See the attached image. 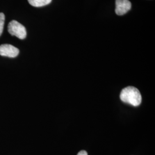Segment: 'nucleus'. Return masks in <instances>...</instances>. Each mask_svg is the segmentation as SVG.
Segmentation results:
<instances>
[{
  "label": "nucleus",
  "instance_id": "obj_2",
  "mask_svg": "<svg viewBox=\"0 0 155 155\" xmlns=\"http://www.w3.org/2000/svg\"><path fill=\"white\" fill-rule=\"evenodd\" d=\"M8 32L12 36L18 39H24L27 36V31L25 27L16 20H12L8 24Z\"/></svg>",
  "mask_w": 155,
  "mask_h": 155
},
{
  "label": "nucleus",
  "instance_id": "obj_6",
  "mask_svg": "<svg viewBox=\"0 0 155 155\" xmlns=\"http://www.w3.org/2000/svg\"><path fill=\"white\" fill-rule=\"evenodd\" d=\"M5 15L3 13H0V36H1L3 29H4V26L5 23Z\"/></svg>",
  "mask_w": 155,
  "mask_h": 155
},
{
  "label": "nucleus",
  "instance_id": "obj_4",
  "mask_svg": "<svg viewBox=\"0 0 155 155\" xmlns=\"http://www.w3.org/2000/svg\"><path fill=\"white\" fill-rule=\"evenodd\" d=\"M131 9V3L129 0H116L115 12L117 15L122 16Z\"/></svg>",
  "mask_w": 155,
  "mask_h": 155
},
{
  "label": "nucleus",
  "instance_id": "obj_1",
  "mask_svg": "<svg viewBox=\"0 0 155 155\" xmlns=\"http://www.w3.org/2000/svg\"><path fill=\"white\" fill-rule=\"evenodd\" d=\"M120 99L125 103L138 106L141 103L142 97L138 89L133 86H128L121 91Z\"/></svg>",
  "mask_w": 155,
  "mask_h": 155
},
{
  "label": "nucleus",
  "instance_id": "obj_3",
  "mask_svg": "<svg viewBox=\"0 0 155 155\" xmlns=\"http://www.w3.org/2000/svg\"><path fill=\"white\" fill-rule=\"evenodd\" d=\"M19 54V50L11 45H0V55L9 58H16Z\"/></svg>",
  "mask_w": 155,
  "mask_h": 155
},
{
  "label": "nucleus",
  "instance_id": "obj_5",
  "mask_svg": "<svg viewBox=\"0 0 155 155\" xmlns=\"http://www.w3.org/2000/svg\"><path fill=\"white\" fill-rule=\"evenodd\" d=\"M28 2L35 7H41L48 5L52 0H28Z\"/></svg>",
  "mask_w": 155,
  "mask_h": 155
},
{
  "label": "nucleus",
  "instance_id": "obj_7",
  "mask_svg": "<svg viewBox=\"0 0 155 155\" xmlns=\"http://www.w3.org/2000/svg\"><path fill=\"white\" fill-rule=\"evenodd\" d=\"M77 155H87V152L86 151V150H81V151H80L78 153Z\"/></svg>",
  "mask_w": 155,
  "mask_h": 155
}]
</instances>
